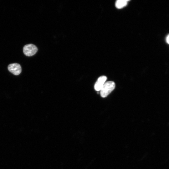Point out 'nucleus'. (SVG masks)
<instances>
[{"mask_svg": "<svg viewBox=\"0 0 169 169\" xmlns=\"http://www.w3.org/2000/svg\"><path fill=\"white\" fill-rule=\"evenodd\" d=\"M115 84L113 81L105 82L100 90V96L103 98L107 97L115 88Z\"/></svg>", "mask_w": 169, "mask_h": 169, "instance_id": "obj_1", "label": "nucleus"}, {"mask_svg": "<svg viewBox=\"0 0 169 169\" xmlns=\"http://www.w3.org/2000/svg\"><path fill=\"white\" fill-rule=\"evenodd\" d=\"M37 50V47L32 44L25 45L23 49L24 54L28 56H31L34 55L36 53Z\"/></svg>", "mask_w": 169, "mask_h": 169, "instance_id": "obj_2", "label": "nucleus"}, {"mask_svg": "<svg viewBox=\"0 0 169 169\" xmlns=\"http://www.w3.org/2000/svg\"><path fill=\"white\" fill-rule=\"evenodd\" d=\"M8 70L15 75L20 74L22 69L20 65L18 63H14L9 64L8 66Z\"/></svg>", "mask_w": 169, "mask_h": 169, "instance_id": "obj_3", "label": "nucleus"}, {"mask_svg": "<svg viewBox=\"0 0 169 169\" xmlns=\"http://www.w3.org/2000/svg\"><path fill=\"white\" fill-rule=\"evenodd\" d=\"M107 77L104 75L100 77L96 81L94 85V88L97 91H100L103 86L105 82Z\"/></svg>", "mask_w": 169, "mask_h": 169, "instance_id": "obj_4", "label": "nucleus"}, {"mask_svg": "<svg viewBox=\"0 0 169 169\" xmlns=\"http://www.w3.org/2000/svg\"><path fill=\"white\" fill-rule=\"evenodd\" d=\"M128 0H118L115 2V6L119 9H120L125 7L126 5Z\"/></svg>", "mask_w": 169, "mask_h": 169, "instance_id": "obj_5", "label": "nucleus"}, {"mask_svg": "<svg viewBox=\"0 0 169 169\" xmlns=\"http://www.w3.org/2000/svg\"><path fill=\"white\" fill-rule=\"evenodd\" d=\"M166 41L169 44V35L167 36L166 38Z\"/></svg>", "mask_w": 169, "mask_h": 169, "instance_id": "obj_6", "label": "nucleus"}]
</instances>
